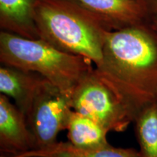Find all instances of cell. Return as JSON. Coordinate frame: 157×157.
<instances>
[{"instance_id": "277c9868", "label": "cell", "mask_w": 157, "mask_h": 157, "mask_svg": "<svg viewBox=\"0 0 157 157\" xmlns=\"http://www.w3.org/2000/svg\"><path fill=\"white\" fill-rule=\"evenodd\" d=\"M74 111L87 116L108 132H124L133 122L122 103L100 79L95 68L78 83L71 96Z\"/></svg>"}, {"instance_id": "5b68a950", "label": "cell", "mask_w": 157, "mask_h": 157, "mask_svg": "<svg viewBox=\"0 0 157 157\" xmlns=\"http://www.w3.org/2000/svg\"><path fill=\"white\" fill-rule=\"evenodd\" d=\"M71 96L48 82L35 98L25 115L34 139L35 149H42L58 142L61 131L67 129L73 112Z\"/></svg>"}, {"instance_id": "4fadbf2b", "label": "cell", "mask_w": 157, "mask_h": 157, "mask_svg": "<svg viewBox=\"0 0 157 157\" xmlns=\"http://www.w3.org/2000/svg\"><path fill=\"white\" fill-rule=\"evenodd\" d=\"M146 7L150 17L157 14V0H140Z\"/></svg>"}, {"instance_id": "8fae6325", "label": "cell", "mask_w": 157, "mask_h": 157, "mask_svg": "<svg viewBox=\"0 0 157 157\" xmlns=\"http://www.w3.org/2000/svg\"><path fill=\"white\" fill-rule=\"evenodd\" d=\"M68 139L79 148H98L109 145L108 131L87 116L73 111L67 127Z\"/></svg>"}, {"instance_id": "7c38bea8", "label": "cell", "mask_w": 157, "mask_h": 157, "mask_svg": "<svg viewBox=\"0 0 157 157\" xmlns=\"http://www.w3.org/2000/svg\"><path fill=\"white\" fill-rule=\"evenodd\" d=\"M135 134L143 157H157V100L135 117Z\"/></svg>"}, {"instance_id": "52a82bcc", "label": "cell", "mask_w": 157, "mask_h": 157, "mask_svg": "<svg viewBox=\"0 0 157 157\" xmlns=\"http://www.w3.org/2000/svg\"><path fill=\"white\" fill-rule=\"evenodd\" d=\"M34 139L26 117L7 96L0 95V151L6 156H16L34 150Z\"/></svg>"}, {"instance_id": "3957f363", "label": "cell", "mask_w": 157, "mask_h": 157, "mask_svg": "<svg viewBox=\"0 0 157 157\" xmlns=\"http://www.w3.org/2000/svg\"><path fill=\"white\" fill-rule=\"evenodd\" d=\"M0 62L40 74L69 96L95 68L89 59L63 52L42 39H27L4 31L0 32Z\"/></svg>"}, {"instance_id": "7a4b0ae2", "label": "cell", "mask_w": 157, "mask_h": 157, "mask_svg": "<svg viewBox=\"0 0 157 157\" xmlns=\"http://www.w3.org/2000/svg\"><path fill=\"white\" fill-rule=\"evenodd\" d=\"M35 21L39 38L68 53L101 63L105 25L69 0H36Z\"/></svg>"}, {"instance_id": "5bb4252c", "label": "cell", "mask_w": 157, "mask_h": 157, "mask_svg": "<svg viewBox=\"0 0 157 157\" xmlns=\"http://www.w3.org/2000/svg\"><path fill=\"white\" fill-rule=\"evenodd\" d=\"M149 23L154 28L155 30L157 31V14L153 15L149 19Z\"/></svg>"}, {"instance_id": "9a60e30c", "label": "cell", "mask_w": 157, "mask_h": 157, "mask_svg": "<svg viewBox=\"0 0 157 157\" xmlns=\"http://www.w3.org/2000/svg\"><path fill=\"white\" fill-rule=\"evenodd\" d=\"M0 157H15V156H6V155H2ZM25 157H36V156H25Z\"/></svg>"}, {"instance_id": "9c48e42d", "label": "cell", "mask_w": 157, "mask_h": 157, "mask_svg": "<svg viewBox=\"0 0 157 157\" xmlns=\"http://www.w3.org/2000/svg\"><path fill=\"white\" fill-rule=\"evenodd\" d=\"M35 1L0 0L1 31L27 39H40L35 21Z\"/></svg>"}, {"instance_id": "30bf717a", "label": "cell", "mask_w": 157, "mask_h": 157, "mask_svg": "<svg viewBox=\"0 0 157 157\" xmlns=\"http://www.w3.org/2000/svg\"><path fill=\"white\" fill-rule=\"evenodd\" d=\"M15 157H143L139 151L134 148H117L111 145L98 148H79L69 141L57 142L42 149L32 150L24 154L11 156Z\"/></svg>"}, {"instance_id": "6da1fadb", "label": "cell", "mask_w": 157, "mask_h": 157, "mask_svg": "<svg viewBox=\"0 0 157 157\" xmlns=\"http://www.w3.org/2000/svg\"><path fill=\"white\" fill-rule=\"evenodd\" d=\"M95 72L134 121L157 100V31L149 22L108 31Z\"/></svg>"}, {"instance_id": "8992f818", "label": "cell", "mask_w": 157, "mask_h": 157, "mask_svg": "<svg viewBox=\"0 0 157 157\" xmlns=\"http://www.w3.org/2000/svg\"><path fill=\"white\" fill-rule=\"evenodd\" d=\"M99 19L109 30L149 22L150 15L140 0H69Z\"/></svg>"}, {"instance_id": "ba28073f", "label": "cell", "mask_w": 157, "mask_h": 157, "mask_svg": "<svg viewBox=\"0 0 157 157\" xmlns=\"http://www.w3.org/2000/svg\"><path fill=\"white\" fill-rule=\"evenodd\" d=\"M49 81L35 72L1 65L0 92L14 100L25 116L41 89Z\"/></svg>"}]
</instances>
